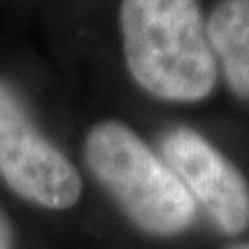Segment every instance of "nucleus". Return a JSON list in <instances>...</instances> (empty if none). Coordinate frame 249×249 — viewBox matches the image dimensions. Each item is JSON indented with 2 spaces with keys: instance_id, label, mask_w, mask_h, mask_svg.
Wrapping results in <instances>:
<instances>
[{
  "instance_id": "obj_1",
  "label": "nucleus",
  "mask_w": 249,
  "mask_h": 249,
  "mask_svg": "<svg viewBox=\"0 0 249 249\" xmlns=\"http://www.w3.org/2000/svg\"><path fill=\"white\" fill-rule=\"evenodd\" d=\"M123 54L133 81L166 102H199L214 91L218 62L197 0H121Z\"/></svg>"
},
{
  "instance_id": "obj_2",
  "label": "nucleus",
  "mask_w": 249,
  "mask_h": 249,
  "mask_svg": "<svg viewBox=\"0 0 249 249\" xmlns=\"http://www.w3.org/2000/svg\"><path fill=\"white\" fill-rule=\"evenodd\" d=\"M83 158L93 178L139 231L175 237L196 220L197 204L185 185L123 121L93 124L83 142Z\"/></svg>"
},
{
  "instance_id": "obj_3",
  "label": "nucleus",
  "mask_w": 249,
  "mask_h": 249,
  "mask_svg": "<svg viewBox=\"0 0 249 249\" xmlns=\"http://www.w3.org/2000/svg\"><path fill=\"white\" fill-rule=\"evenodd\" d=\"M0 178L44 210L73 208L83 181L75 164L46 137L19 93L0 79Z\"/></svg>"
},
{
  "instance_id": "obj_4",
  "label": "nucleus",
  "mask_w": 249,
  "mask_h": 249,
  "mask_svg": "<svg viewBox=\"0 0 249 249\" xmlns=\"http://www.w3.org/2000/svg\"><path fill=\"white\" fill-rule=\"evenodd\" d=\"M162 158L199 201L224 235H241L249 227V185L237 166L204 135L189 127L168 129L160 139Z\"/></svg>"
},
{
  "instance_id": "obj_5",
  "label": "nucleus",
  "mask_w": 249,
  "mask_h": 249,
  "mask_svg": "<svg viewBox=\"0 0 249 249\" xmlns=\"http://www.w3.org/2000/svg\"><path fill=\"white\" fill-rule=\"evenodd\" d=\"M206 31L231 91L249 100V0H220L210 13Z\"/></svg>"
},
{
  "instance_id": "obj_6",
  "label": "nucleus",
  "mask_w": 249,
  "mask_h": 249,
  "mask_svg": "<svg viewBox=\"0 0 249 249\" xmlns=\"http://www.w3.org/2000/svg\"><path fill=\"white\" fill-rule=\"evenodd\" d=\"M0 249H15V232L9 216L0 206Z\"/></svg>"
},
{
  "instance_id": "obj_7",
  "label": "nucleus",
  "mask_w": 249,
  "mask_h": 249,
  "mask_svg": "<svg viewBox=\"0 0 249 249\" xmlns=\"http://www.w3.org/2000/svg\"><path fill=\"white\" fill-rule=\"evenodd\" d=\"M229 249H249V241H245V243H237V245H232Z\"/></svg>"
}]
</instances>
